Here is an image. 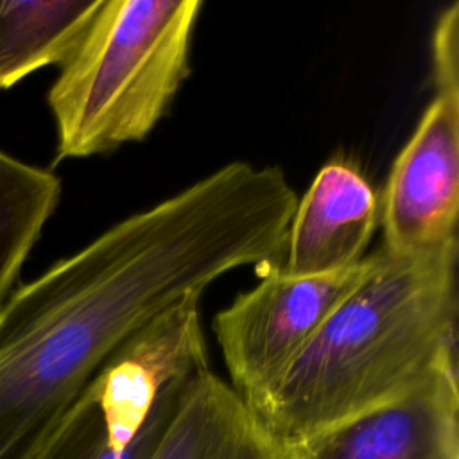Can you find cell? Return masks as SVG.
<instances>
[{"instance_id":"cell-10","label":"cell","mask_w":459,"mask_h":459,"mask_svg":"<svg viewBox=\"0 0 459 459\" xmlns=\"http://www.w3.org/2000/svg\"><path fill=\"white\" fill-rule=\"evenodd\" d=\"M102 0H0V90L61 65Z\"/></svg>"},{"instance_id":"cell-8","label":"cell","mask_w":459,"mask_h":459,"mask_svg":"<svg viewBox=\"0 0 459 459\" xmlns=\"http://www.w3.org/2000/svg\"><path fill=\"white\" fill-rule=\"evenodd\" d=\"M380 221V199L359 165L333 158L298 199L280 262L298 276L332 274L357 265Z\"/></svg>"},{"instance_id":"cell-7","label":"cell","mask_w":459,"mask_h":459,"mask_svg":"<svg viewBox=\"0 0 459 459\" xmlns=\"http://www.w3.org/2000/svg\"><path fill=\"white\" fill-rule=\"evenodd\" d=\"M287 454L294 459H459L457 364Z\"/></svg>"},{"instance_id":"cell-5","label":"cell","mask_w":459,"mask_h":459,"mask_svg":"<svg viewBox=\"0 0 459 459\" xmlns=\"http://www.w3.org/2000/svg\"><path fill=\"white\" fill-rule=\"evenodd\" d=\"M373 265L375 253L332 274L298 276L274 264L253 289L215 314L213 333L230 385L256 416L333 308Z\"/></svg>"},{"instance_id":"cell-11","label":"cell","mask_w":459,"mask_h":459,"mask_svg":"<svg viewBox=\"0 0 459 459\" xmlns=\"http://www.w3.org/2000/svg\"><path fill=\"white\" fill-rule=\"evenodd\" d=\"M61 197L59 178L0 151V305Z\"/></svg>"},{"instance_id":"cell-3","label":"cell","mask_w":459,"mask_h":459,"mask_svg":"<svg viewBox=\"0 0 459 459\" xmlns=\"http://www.w3.org/2000/svg\"><path fill=\"white\" fill-rule=\"evenodd\" d=\"M201 11L199 0L100 2L47 95L56 161L149 136L190 74Z\"/></svg>"},{"instance_id":"cell-4","label":"cell","mask_w":459,"mask_h":459,"mask_svg":"<svg viewBox=\"0 0 459 459\" xmlns=\"http://www.w3.org/2000/svg\"><path fill=\"white\" fill-rule=\"evenodd\" d=\"M432 100L396 156L380 201L382 249L394 256L457 244L459 219V4L437 16Z\"/></svg>"},{"instance_id":"cell-12","label":"cell","mask_w":459,"mask_h":459,"mask_svg":"<svg viewBox=\"0 0 459 459\" xmlns=\"http://www.w3.org/2000/svg\"><path fill=\"white\" fill-rule=\"evenodd\" d=\"M287 459H294V457H292V455H289V454H287Z\"/></svg>"},{"instance_id":"cell-1","label":"cell","mask_w":459,"mask_h":459,"mask_svg":"<svg viewBox=\"0 0 459 459\" xmlns=\"http://www.w3.org/2000/svg\"><path fill=\"white\" fill-rule=\"evenodd\" d=\"M201 290L192 246L152 212L11 290L0 305V459H34L102 366Z\"/></svg>"},{"instance_id":"cell-9","label":"cell","mask_w":459,"mask_h":459,"mask_svg":"<svg viewBox=\"0 0 459 459\" xmlns=\"http://www.w3.org/2000/svg\"><path fill=\"white\" fill-rule=\"evenodd\" d=\"M147 459H287L258 416L210 368L197 369Z\"/></svg>"},{"instance_id":"cell-6","label":"cell","mask_w":459,"mask_h":459,"mask_svg":"<svg viewBox=\"0 0 459 459\" xmlns=\"http://www.w3.org/2000/svg\"><path fill=\"white\" fill-rule=\"evenodd\" d=\"M195 371L170 382L169 364L156 350L122 348L65 412L34 459H147Z\"/></svg>"},{"instance_id":"cell-2","label":"cell","mask_w":459,"mask_h":459,"mask_svg":"<svg viewBox=\"0 0 459 459\" xmlns=\"http://www.w3.org/2000/svg\"><path fill=\"white\" fill-rule=\"evenodd\" d=\"M457 244L412 256L378 247L258 420L285 452L457 364Z\"/></svg>"}]
</instances>
